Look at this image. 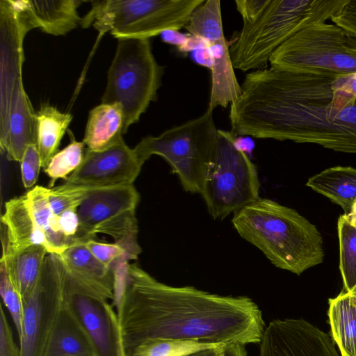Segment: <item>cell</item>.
Listing matches in <instances>:
<instances>
[{
	"mask_svg": "<svg viewBox=\"0 0 356 356\" xmlns=\"http://www.w3.org/2000/svg\"><path fill=\"white\" fill-rule=\"evenodd\" d=\"M229 117L234 134L356 154V73L252 71Z\"/></svg>",
	"mask_w": 356,
	"mask_h": 356,
	"instance_id": "1",
	"label": "cell"
},
{
	"mask_svg": "<svg viewBox=\"0 0 356 356\" xmlns=\"http://www.w3.org/2000/svg\"><path fill=\"white\" fill-rule=\"evenodd\" d=\"M113 270V302L127 356L141 342L155 338L212 346L261 341L266 328L262 312L248 296L168 285L128 261L117 264Z\"/></svg>",
	"mask_w": 356,
	"mask_h": 356,
	"instance_id": "2",
	"label": "cell"
},
{
	"mask_svg": "<svg viewBox=\"0 0 356 356\" xmlns=\"http://www.w3.org/2000/svg\"><path fill=\"white\" fill-rule=\"evenodd\" d=\"M232 225L275 267L300 275L324 259L323 237L296 210L259 197L234 213Z\"/></svg>",
	"mask_w": 356,
	"mask_h": 356,
	"instance_id": "3",
	"label": "cell"
},
{
	"mask_svg": "<svg viewBox=\"0 0 356 356\" xmlns=\"http://www.w3.org/2000/svg\"><path fill=\"white\" fill-rule=\"evenodd\" d=\"M348 0H270L263 13L243 23L229 47L234 69L246 72L262 69L274 51L299 31L327 22Z\"/></svg>",
	"mask_w": 356,
	"mask_h": 356,
	"instance_id": "4",
	"label": "cell"
},
{
	"mask_svg": "<svg viewBox=\"0 0 356 356\" xmlns=\"http://www.w3.org/2000/svg\"><path fill=\"white\" fill-rule=\"evenodd\" d=\"M204 0H98L81 19V26H93L116 39L150 38L185 28L193 10Z\"/></svg>",
	"mask_w": 356,
	"mask_h": 356,
	"instance_id": "5",
	"label": "cell"
},
{
	"mask_svg": "<svg viewBox=\"0 0 356 356\" xmlns=\"http://www.w3.org/2000/svg\"><path fill=\"white\" fill-rule=\"evenodd\" d=\"M163 74V67L157 63L149 38L117 39L102 103L121 105L124 134L156 99Z\"/></svg>",
	"mask_w": 356,
	"mask_h": 356,
	"instance_id": "6",
	"label": "cell"
},
{
	"mask_svg": "<svg viewBox=\"0 0 356 356\" xmlns=\"http://www.w3.org/2000/svg\"><path fill=\"white\" fill-rule=\"evenodd\" d=\"M208 107L200 116L167 129L157 136L143 138L134 148L144 162L159 155L169 164L184 191L200 193L211 161L218 129Z\"/></svg>",
	"mask_w": 356,
	"mask_h": 356,
	"instance_id": "7",
	"label": "cell"
},
{
	"mask_svg": "<svg viewBox=\"0 0 356 356\" xmlns=\"http://www.w3.org/2000/svg\"><path fill=\"white\" fill-rule=\"evenodd\" d=\"M254 164L232 131L218 129L214 151L200 194L213 219L222 220L259 197Z\"/></svg>",
	"mask_w": 356,
	"mask_h": 356,
	"instance_id": "8",
	"label": "cell"
},
{
	"mask_svg": "<svg viewBox=\"0 0 356 356\" xmlns=\"http://www.w3.org/2000/svg\"><path fill=\"white\" fill-rule=\"evenodd\" d=\"M271 67L312 74L356 73V39L334 23L306 27L272 54Z\"/></svg>",
	"mask_w": 356,
	"mask_h": 356,
	"instance_id": "9",
	"label": "cell"
},
{
	"mask_svg": "<svg viewBox=\"0 0 356 356\" xmlns=\"http://www.w3.org/2000/svg\"><path fill=\"white\" fill-rule=\"evenodd\" d=\"M139 202L134 185L88 189L78 208L79 227L74 240L85 241L104 234L124 249L129 261L137 259L142 252L136 216Z\"/></svg>",
	"mask_w": 356,
	"mask_h": 356,
	"instance_id": "10",
	"label": "cell"
},
{
	"mask_svg": "<svg viewBox=\"0 0 356 356\" xmlns=\"http://www.w3.org/2000/svg\"><path fill=\"white\" fill-rule=\"evenodd\" d=\"M23 304L21 356H44L63 304V263L59 255L46 256L38 281Z\"/></svg>",
	"mask_w": 356,
	"mask_h": 356,
	"instance_id": "11",
	"label": "cell"
},
{
	"mask_svg": "<svg viewBox=\"0 0 356 356\" xmlns=\"http://www.w3.org/2000/svg\"><path fill=\"white\" fill-rule=\"evenodd\" d=\"M63 305L87 334L96 356H127L118 314L108 300L81 285L63 264Z\"/></svg>",
	"mask_w": 356,
	"mask_h": 356,
	"instance_id": "12",
	"label": "cell"
},
{
	"mask_svg": "<svg viewBox=\"0 0 356 356\" xmlns=\"http://www.w3.org/2000/svg\"><path fill=\"white\" fill-rule=\"evenodd\" d=\"M185 29L208 42L211 56V87L209 107H227L241 94L232 62L229 45L224 35L220 1L207 0L192 13Z\"/></svg>",
	"mask_w": 356,
	"mask_h": 356,
	"instance_id": "13",
	"label": "cell"
},
{
	"mask_svg": "<svg viewBox=\"0 0 356 356\" xmlns=\"http://www.w3.org/2000/svg\"><path fill=\"white\" fill-rule=\"evenodd\" d=\"M144 163L124 139L99 151L86 148L81 164L63 185L86 189L134 185Z\"/></svg>",
	"mask_w": 356,
	"mask_h": 356,
	"instance_id": "14",
	"label": "cell"
},
{
	"mask_svg": "<svg viewBox=\"0 0 356 356\" xmlns=\"http://www.w3.org/2000/svg\"><path fill=\"white\" fill-rule=\"evenodd\" d=\"M259 356H339L332 336L300 318L275 319L266 326Z\"/></svg>",
	"mask_w": 356,
	"mask_h": 356,
	"instance_id": "15",
	"label": "cell"
},
{
	"mask_svg": "<svg viewBox=\"0 0 356 356\" xmlns=\"http://www.w3.org/2000/svg\"><path fill=\"white\" fill-rule=\"evenodd\" d=\"M37 145V118L22 79L15 82L5 113L0 116V147L8 160L21 161L25 149Z\"/></svg>",
	"mask_w": 356,
	"mask_h": 356,
	"instance_id": "16",
	"label": "cell"
},
{
	"mask_svg": "<svg viewBox=\"0 0 356 356\" xmlns=\"http://www.w3.org/2000/svg\"><path fill=\"white\" fill-rule=\"evenodd\" d=\"M22 26L29 32L38 28L55 36L64 35L81 25L80 0H8Z\"/></svg>",
	"mask_w": 356,
	"mask_h": 356,
	"instance_id": "17",
	"label": "cell"
},
{
	"mask_svg": "<svg viewBox=\"0 0 356 356\" xmlns=\"http://www.w3.org/2000/svg\"><path fill=\"white\" fill-rule=\"evenodd\" d=\"M0 115L9 102L15 83L22 79L23 41L28 31L20 24L8 0L0 1Z\"/></svg>",
	"mask_w": 356,
	"mask_h": 356,
	"instance_id": "18",
	"label": "cell"
},
{
	"mask_svg": "<svg viewBox=\"0 0 356 356\" xmlns=\"http://www.w3.org/2000/svg\"><path fill=\"white\" fill-rule=\"evenodd\" d=\"M59 257L66 270L81 285L99 297L113 300V269L99 261L83 241H74Z\"/></svg>",
	"mask_w": 356,
	"mask_h": 356,
	"instance_id": "19",
	"label": "cell"
},
{
	"mask_svg": "<svg viewBox=\"0 0 356 356\" xmlns=\"http://www.w3.org/2000/svg\"><path fill=\"white\" fill-rule=\"evenodd\" d=\"M1 222L2 251L18 250L31 245H42L47 250L45 236L34 220L26 195L5 203Z\"/></svg>",
	"mask_w": 356,
	"mask_h": 356,
	"instance_id": "20",
	"label": "cell"
},
{
	"mask_svg": "<svg viewBox=\"0 0 356 356\" xmlns=\"http://www.w3.org/2000/svg\"><path fill=\"white\" fill-rule=\"evenodd\" d=\"M124 113L120 104L101 103L90 111L83 143L86 149L99 151L123 139Z\"/></svg>",
	"mask_w": 356,
	"mask_h": 356,
	"instance_id": "21",
	"label": "cell"
},
{
	"mask_svg": "<svg viewBox=\"0 0 356 356\" xmlns=\"http://www.w3.org/2000/svg\"><path fill=\"white\" fill-rule=\"evenodd\" d=\"M48 254L47 250L42 245L2 251L0 264L4 266L23 301L30 296L35 286Z\"/></svg>",
	"mask_w": 356,
	"mask_h": 356,
	"instance_id": "22",
	"label": "cell"
},
{
	"mask_svg": "<svg viewBox=\"0 0 356 356\" xmlns=\"http://www.w3.org/2000/svg\"><path fill=\"white\" fill-rule=\"evenodd\" d=\"M44 356H96L87 334L63 304Z\"/></svg>",
	"mask_w": 356,
	"mask_h": 356,
	"instance_id": "23",
	"label": "cell"
},
{
	"mask_svg": "<svg viewBox=\"0 0 356 356\" xmlns=\"http://www.w3.org/2000/svg\"><path fill=\"white\" fill-rule=\"evenodd\" d=\"M306 185L340 206L348 215L356 203V168L335 166L311 177Z\"/></svg>",
	"mask_w": 356,
	"mask_h": 356,
	"instance_id": "24",
	"label": "cell"
},
{
	"mask_svg": "<svg viewBox=\"0 0 356 356\" xmlns=\"http://www.w3.org/2000/svg\"><path fill=\"white\" fill-rule=\"evenodd\" d=\"M332 337L341 356H356V298L343 291L329 300Z\"/></svg>",
	"mask_w": 356,
	"mask_h": 356,
	"instance_id": "25",
	"label": "cell"
},
{
	"mask_svg": "<svg viewBox=\"0 0 356 356\" xmlns=\"http://www.w3.org/2000/svg\"><path fill=\"white\" fill-rule=\"evenodd\" d=\"M36 118L37 147L42 168H44L57 153L60 141L72 120V115L44 103L37 111Z\"/></svg>",
	"mask_w": 356,
	"mask_h": 356,
	"instance_id": "26",
	"label": "cell"
},
{
	"mask_svg": "<svg viewBox=\"0 0 356 356\" xmlns=\"http://www.w3.org/2000/svg\"><path fill=\"white\" fill-rule=\"evenodd\" d=\"M25 195L34 220L45 236L49 254L60 255L75 241L60 232L58 216L49 204L48 188L35 186Z\"/></svg>",
	"mask_w": 356,
	"mask_h": 356,
	"instance_id": "27",
	"label": "cell"
},
{
	"mask_svg": "<svg viewBox=\"0 0 356 356\" xmlns=\"http://www.w3.org/2000/svg\"><path fill=\"white\" fill-rule=\"evenodd\" d=\"M339 244V270L345 292H350L356 286V227L347 220L345 214L339 216L337 223Z\"/></svg>",
	"mask_w": 356,
	"mask_h": 356,
	"instance_id": "28",
	"label": "cell"
},
{
	"mask_svg": "<svg viewBox=\"0 0 356 356\" xmlns=\"http://www.w3.org/2000/svg\"><path fill=\"white\" fill-rule=\"evenodd\" d=\"M215 346L190 340L155 338L141 342L134 348L131 356H185Z\"/></svg>",
	"mask_w": 356,
	"mask_h": 356,
	"instance_id": "29",
	"label": "cell"
},
{
	"mask_svg": "<svg viewBox=\"0 0 356 356\" xmlns=\"http://www.w3.org/2000/svg\"><path fill=\"white\" fill-rule=\"evenodd\" d=\"M86 145L83 141H76L72 138L70 143L58 152L44 168V172L50 178L49 186L53 187L56 181L63 179L65 181L81 164Z\"/></svg>",
	"mask_w": 356,
	"mask_h": 356,
	"instance_id": "30",
	"label": "cell"
},
{
	"mask_svg": "<svg viewBox=\"0 0 356 356\" xmlns=\"http://www.w3.org/2000/svg\"><path fill=\"white\" fill-rule=\"evenodd\" d=\"M0 293L13 318L19 339L22 333L23 300L2 264H0Z\"/></svg>",
	"mask_w": 356,
	"mask_h": 356,
	"instance_id": "31",
	"label": "cell"
},
{
	"mask_svg": "<svg viewBox=\"0 0 356 356\" xmlns=\"http://www.w3.org/2000/svg\"><path fill=\"white\" fill-rule=\"evenodd\" d=\"M88 191L86 188L67 187L63 184L48 188V199L54 213L58 216L66 210L78 209Z\"/></svg>",
	"mask_w": 356,
	"mask_h": 356,
	"instance_id": "32",
	"label": "cell"
},
{
	"mask_svg": "<svg viewBox=\"0 0 356 356\" xmlns=\"http://www.w3.org/2000/svg\"><path fill=\"white\" fill-rule=\"evenodd\" d=\"M91 254L104 266L112 268L121 261H128L124 248L116 243L99 242L95 238L83 241Z\"/></svg>",
	"mask_w": 356,
	"mask_h": 356,
	"instance_id": "33",
	"label": "cell"
},
{
	"mask_svg": "<svg viewBox=\"0 0 356 356\" xmlns=\"http://www.w3.org/2000/svg\"><path fill=\"white\" fill-rule=\"evenodd\" d=\"M42 168L37 145H29L20 161L21 177L24 187H33L38 178Z\"/></svg>",
	"mask_w": 356,
	"mask_h": 356,
	"instance_id": "34",
	"label": "cell"
},
{
	"mask_svg": "<svg viewBox=\"0 0 356 356\" xmlns=\"http://www.w3.org/2000/svg\"><path fill=\"white\" fill-rule=\"evenodd\" d=\"M331 21L356 39V0H348Z\"/></svg>",
	"mask_w": 356,
	"mask_h": 356,
	"instance_id": "35",
	"label": "cell"
},
{
	"mask_svg": "<svg viewBox=\"0 0 356 356\" xmlns=\"http://www.w3.org/2000/svg\"><path fill=\"white\" fill-rule=\"evenodd\" d=\"M0 309V356H21L2 307Z\"/></svg>",
	"mask_w": 356,
	"mask_h": 356,
	"instance_id": "36",
	"label": "cell"
},
{
	"mask_svg": "<svg viewBox=\"0 0 356 356\" xmlns=\"http://www.w3.org/2000/svg\"><path fill=\"white\" fill-rule=\"evenodd\" d=\"M270 0H236V10L241 15L243 23H250L259 17L268 6Z\"/></svg>",
	"mask_w": 356,
	"mask_h": 356,
	"instance_id": "37",
	"label": "cell"
},
{
	"mask_svg": "<svg viewBox=\"0 0 356 356\" xmlns=\"http://www.w3.org/2000/svg\"><path fill=\"white\" fill-rule=\"evenodd\" d=\"M185 356H248L245 345L225 343L215 347L200 350Z\"/></svg>",
	"mask_w": 356,
	"mask_h": 356,
	"instance_id": "38",
	"label": "cell"
},
{
	"mask_svg": "<svg viewBox=\"0 0 356 356\" xmlns=\"http://www.w3.org/2000/svg\"><path fill=\"white\" fill-rule=\"evenodd\" d=\"M60 232L68 238L74 241L79 227L78 209L66 210L58 216Z\"/></svg>",
	"mask_w": 356,
	"mask_h": 356,
	"instance_id": "39",
	"label": "cell"
},
{
	"mask_svg": "<svg viewBox=\"0 0 356 356\" xmlns=\"http://www.w3.org/2000/svg\"><path fill=\"white\" fill-rule=\"evenodd\" d=\"M345 216L349 222L356 227V203L353 206L350 212L348 215L345 214Z\"/></svg>",
	"mask_w": 356,
	"mask_h": 356,
	"instance_id": "40",
	"label": "cell"
},
{
	"mask_svg": "<svg viewBox=\"0 0 356 356\" xmlns=\"http://www.w3.org/2000/svg\"><path fill=\"white\" fill-rule=\"evenodd\" d=\"M349 293H350L351 294H353V295L356 298V286H355V287L353 289V290L352 291L349 292Z\"/></svg>",
	"mask_w": 356,
	"mask_h": 356,
	"instance_id": "41",
	"label": "cell"
}]
</instances>
